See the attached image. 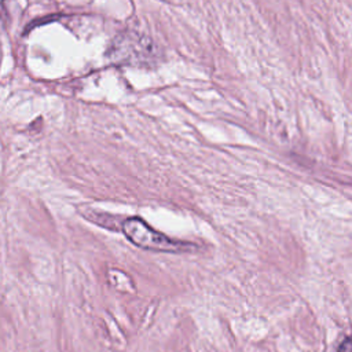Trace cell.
<instances>
[{
	"label": "cell",
	"mask_w": 352,
	"mask_h": 352,
	"mask_svg": "<svg viewBox=\"0 0 352 352\" xmlns=\"http://www.w3.org/2000/svg\"><path fill=\"white\" fill-rule=\"evenodd\" d=\"M337 352H352V342L349 337H345L344 341H341Z\"/></svg>",
	"instance_id": "7a4b0ae2"
},
{
	"label": "cell",
	"mask_w": 352,
	"mask_h": 352,
	"mask_svg": "<svg viewBox=\"0 0 352 352\" xmlns=\"http://www.w3.org/2000/svg\"><path fill=\"white\" fill-rule=\"evenodd\" d=\"M124 235L136 246L155 252H179L186 250L187 245L173 241L169 236L153 230L146 221L139 217H128L121 223Z\"/></svg>",
	"instance_id": "6da1fadb"
},
{
	"label": "cell",
	"mask_w": 352,
	"mask_h": 352,
	"mask_svg": "<svg viewBox=\"0 0 352 352\" xmlns=\"http://www.w3.org/2000/svg\"><path fill=\"white\" fill-rule=\"evenodd\" d=\"M6 4H7V0H0V12H4Z\"/></svg>",
	"instance_id": "3957f363"
}]
</instances>
